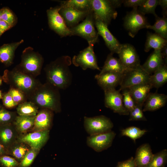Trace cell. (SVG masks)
I'll use <instances>...</instances> for the list:
<instances>
[{
  "label": "cell",
  "mask_w": 167,
  "mask_h": 167,
  "mask_svg": "<svg viewBox=\"0 0 167 167\" xmlns=\"http://www.w3.org/2000/svg\"><path fill=\"white\" fill-rule=\"evenodd\" d=\"M72 63L70 56H62L47 64L45 67L46 82L59 89L64 90L71 84L72 75L70 69Z\"/></svg>",
  "instance_id": "1"
},
{
  "label": "cell",
  "mask_w": 167,
  "mask_h": 167,
  "mask_svg": "<svg viewBox=\"0 0 167 167\" xmlns=\"http://www.w3.org/2000/svg\"><path fill=\"white\" fill-rule=\"evenodd\" d=\"M28 100L39 108L48 109L56 113H60L62 110L59 89L47 82L39 86Z\"/></svg>",
  "instance_id": "2"
},
{
  "label": "cell",
  "mask_w": 167,
  "mask_h": 167,
  "mask_svg": "<svg viewBox=\"0 0 167 167\" xmlns=\"http://www.w3.org/2000/svg\"><path fill=\"white\" fill-rule=\"evenodd\" d=\"M2 76L3 81L10 88L22 91L28 99L42 84L36 78L24 73L16 66L11 71L5 70Z\"/></svg>",
  "instance_id": "3"
},
{
  "label": "cell",
  "mask_w": 167,
  "mask_h": 167,
  "mask_svg": "<svg viewBox=\"0 0 167 167\" xmlns=\"http://www.w3.org/2000/svg\"><path fill=\"white\" fill-rule=\"evenodd\" d=\"M121 0H91V9L94 18L98 19L108 26L118 15L116 8L123 4Z\"/></svg>",
  "instance_id": "4"
},
{
  "label": "cell",
  "mask_w": 167,
  "mask_h": 167,
  "mask_svg": "<svg viewBox=\"0 0 167 167\" xmlns=\"http://www.w3.org/2000/svg\"><path fill=\"white\" fill-rule=\"evenodd\" d=\"M44 62L40 54L28 47L23 51L21 62L16 66L24 73L36 78L41 73Z\"/></svg>",
  "instance_id": "5"
},
{
  "label": "cell",
  "mask_w": 167,
  "mask_h": 167,
  "mask_svg": "<svg viewBox=\"0 0 167 167\" xmlns=\"http://www.w3.org/2000/svg\"><path fill=\"white\" fill-rule=\"evenodd\" d=\"M95 26V18L91 9L81 23L70 28L71 36H79L85 39L88 45H94L99 41V35Z\"/></svg>",
  "instance_id": "6"
},
{
  "label": "cell",
  "mask_w": 167,
  "mask_h": 167,
  "mask_svg": "<svg viewBox=\"0 0 167 167\" xmlns=\"http://www.w3.org/2000/svg\"><path fill=\"white\" fill-rule=\"evenodd\" d=\"M84 125L86 131L89 135L110 131L113 127L110 118L103 115L92 117L85 116Z\"/></svg>",
  "instance_id": "7"
},
{
  "label": "cell",
  "mask_w": 167,
  "mask_h": 167,
  "mask_svg": "<svg viewBox=\"0 0 167 167\" xmlns=\"http://www.w3.org/2000/svg\"><path fill=\"white\" fill-rule=\"evenodd\" d=\"M123 21L124 28L132 37H134L140 30L146 28L150 24L145 15L140 12L138 8H133L131 11L128 12Z\"/></svg>",
  "instance_id": "8"
},
{
  "label": "cell",
  "mask_w": 167,
  "mask_h": 167,
  "mask_svg": "<svg viewBox=\"0 0 167 167\" xmlns=\"http://www.w3.org/2000/svg\"><path fill=\"white\" fill-rule=\"evenodd\" d=\"M150 76L141 65L135 68L127 70L123 73L119 91L135 85L149 83Z\"/></svg>",
  "instance_id": "9"
},
{
  "label": "cell",
  "mask_w": 167,
  "mask_h": 167,
  "mask_svg": "<svg viewBox=\"0 0 167 167\" xmlns=\"http://www.w3.org/2000/svg\"><path fill=\"white\" fill-rule=\"evenodd\" d=\"M61 8L60 5L51 7L47 10L49 27L61 37L71 36L70 29L66 26L64 19L59 13Z\"/></svg>",
  "instance_id": "10"
},
{
  "label": "cell",
  "mask_w": 167,
  "mask_h": 167,
  "mask_svg": "<svg viewBox=\"0 0 167 167\" xmlns=\"http://www.w3.org/2000/svg\"><path fill=\"white\" fill-rule=\"evenodd\" d=\"M88 45V47L81 51L78 55L73 56L72 63L76 66L80 67L84 70L89 68L101 71L94 51V45Z\"/></svg>",
  "instance_id": "11"
},
{
  "label": "cell",
  "mask_w": 167,
  "mask_h": 167,
  "mask_svg": "<svg viewBox=\"0 0 167 167\" xmlns=\"http://www.w3.org/2000/svg\"><path fill=\"white\" fill-rule=\"evenodd\" d=\"M116 135L112 130L104 133L89 135L87 138L88 146L95 151L100 152L111 146Z\"/></svg>",
  "instance_id": "12"
},
{
  "label": "cell",
  "mask_w": 167,
  "mask_h": 167,
  "mask_svg": "<svg viewBox=\"0 0 167 167\" xmlns=\"http://www.w3.org/2000/svg\"><path fill=\"white\" fill-rule=\"evenodd\" d=\"M105 106L120 115H128L129 112L125 108L122 95L115 89L104 91Z\"/></svg>",
  "instance_id": "13"
},
{
  "label": "cell",
  "mask_w": 167,
  "mask_h": 167,
  "mask_svg": "<svg viewBox=\"0 0 167 167\" xmlns=\"http://www.w3.org/2000/svg\"><path fill=\"white\" fill-rule=\"evenodd\" d=\"M118 54L119 59L126 70L135 68L140 65L139 56L135 48L130 44H121Z\"/></svg>",
  "instance_id": "14"
},
{
  "label": "cell",
  "mask_w": 167,
  "mask_h": 167,
  "mask_svg": "<svg viewBox=\"0 0 167 167\" xmlns=\"http://www.w3.org/2000/svg\"><path fill=\"white\" fill-rule=\"evenodd\" d=\"M95 25L98 35L102 37L111 53L118 54L121 44L110 32L108 26L100 20L95 19Z\"/></svg>",
  "instance_id": "15"
},
{
  "label": "cell",
  "mask_w": 167,
  "mask_h": 167,
  "mask_svg": "<svg viewBox=\"0 0 167 167\" xmlns=\"http://www.w3.org/2000/svg\"><path fill=\"white\" fill-rule=\"evenodd\" d=\"M49 130L33 132L20 137L18 141L24 143L31 148L40 150L49 137Z\"/></svg>",
  "instance_id": "16"
},
{
  "label": "cell",
  "mask_w": 167,
  "mask_h": 167,
  "mask_svg": "<svg viewBox=\"0 0 167 167\" xmlns=\"http://www.w3.org/2000/svg\"><path fill=\"white\" fill-rule=\"evenodd\" d=\"M123 73L107 72L96 75L95 78L98 85L104 91L115 89L120 85Z\"/></svg>",
  "instance_id": "17"
},
{
  "label": "cell",
  "mask_w": 167,
  "mask_h": 167,
  "mask_svg": "<svg viewBox=\"0 0 167 167\" xmlns=\"http://www.w3.org/2000/svg\"><path fill=\"white\" fill-rule=\"evenodd\" d=\"M61 7L59 13L69 29L78 24L80 21H83L90 10L84 11L70 7Z\"/></svg>",
  "instance_id": "18"
},
{
  "label": "cell",
  "mask_w": 167,
  "mask_h": 167,
  "mask_svg": "<svg viewBox=\"0 0 167 167\" xmlns=\"http://www.w3.org/2000/svg\"><path fill=\"white\" fill-rule=\"evenodd\" d=\"M54 117V112L46 109H41L35 116L33 132L49 130L51 127Z\"/></svg>",
  "instance_id": "19"
},
{
  "label": "cell",
  "mask_w": 167,
  "mask_h": 167,
  "mask_svg": "<svg viewBox=\"0 0 167 167\" xmlns=\"http://www.w3.org/2000/svg\"><path fill=\"white\" fill-rule=\"evenodd\" d=\"M152 88L149 83L135 85L127 88L136 105L142 107Z\"/></svg>",
  "instance_id": "20"
},
{
  "label": "cell",
  "mask_w": 167,
  "mask_h": 167,
  "mask_svg": "<svg viewBox=\"0 0 167 167\" xmlns=\"http://www.w3.org/2000/svg\"><path fill=\"white\" fill-rule=\"evenodd\" d=\"M164 64L161 49H157L154 50L141 66L150 75L162 67Z\"/></svg>",
  "instance_id": "21"
},
{
  "label": "cell",
  "mask_w": 167,
  "mask_h": 167,
  "mask_svg": "<svg viewBox=\"0 0 167 167\" xmlns=\"http://www.w3.org/2000/svg\"><path fill=\"white\" fill-rule=\"evenodd\" d=\"M24 42V40H22L0 47V61L6 66L11 65L13 63L15 50Z\"/></svg>",
  "instance_id": "22"
},
{
  "label": "cell",
  "mask_w": 167,
  "mask_h": 167,
  "mask_svg": "<svg viewBox=\"0 0 167 167\" xmlns=\"http://www.w3.org/2000/svg\"><path fill=\"white\" fill-rule=\"evenodd\" d=\"M13 123L0 126V143L7 149L16 141V131Z\"/></svg>",
  "instance_id": "23"
},
{
  "label": "cell",
  "mask_w": 167,
  "mask_h": 167,
  "mask_svg": "<svg viewBox=\"0 0 167 167\" xmlns=\"http://www.w3.org/2000/svg\"><path fill=\"white\" fill-rule=\"evenodd\" d=\"M153 155L148 144L144 143L140 146L137 149L134 158L136 167H147Z\"/></svg>",
  "instance_id": "24"
},
{
  "label": "cell",
  "mask_w": 167,
  "mask_h": 167,
  "mask_svg": "<svg viewBox=\"0 0 167 167\" xmlns=\"http://www.w3.org/2000/svg\"><path fill=\"white\" fill-rule=\"evenodd\" d=\"M167 96L157 92L150 93L144 104L143 111H153L163 107L165 105Z\"/></svg>",
  "instance_id": "25"
},
{
  "label": "cell",
  "mask_w": 167,
  "mask_h": 167,
  "mask_svg": "<svg viewBox=\"0 0 167 167\" xmlns=\"http://www.w3.org/2000/svg\"><path fill=\"white\" fill-rule=\"evenodd\" d=\"M113 55L111 53L108 55L99 74L107 72L123 74L126 70L119 59L114 57Z\"/></svg>",
  "instance_id": "26"
},
{
  "label": "cell",
  "mask_w": 167,
  "mask_h": 167,
  "mask_svg": "<svg viewBox=\"0 0 167 167\" xmlns=\"http://www.w3.org/2000/svg\"><path fill=\"white\" fill-rule=\"evenodd\" d=\"M167 44V40L156 33L148 32L145 45L144 51L147 52L151 49H161Z\"/></svg>",
  "instance_id": "27"
},
{
  "label": "cell",
  "mask_w": 167,
  "mask_h": 167,
  "mask_svg": "<svg viewBox=\"0 0 167 167\" xmlns=\"http://www.w3.org/2000/svg\"><path fill=\"white\" fill-rule=\"evenodd\" d=\"M35 116L17 115L13 124L17 131L25 133L33 126Z\"/></svg>",
  "instance_id": "28"
},
{
  "label": "cell",
  "mask_w": 167,
  "mask_h": 167,
  "mask_svg": "<svg viewBox=\"0 0 167 167\" xmlns=\"http://www.w3.org/2000/svg\"><path fill=\"white\" fill-rule=\"evenodd\" d=\"M31 148L25 143L15 141L6 150L7 154H9L20 162Z\"/></svg>",
  "instance_id": "29"
},
{
  "label": "cell",
  "mask_w": 167,
  "mask_h": 167,
  "mask_svg": "<svg viewBox=\"0 0 167 167\" xmlns=\"http://www.w3.org/2000/svg\"><path fill=\"white\" fill-rule=\"evenodd\" d=\"M167 81V64L164 65L150 76L149 83L152 88H158L164 85Z\"/></svg>",
  "instance_id": "30"
},
{
  "label": "cell",
  "mask_w": 167,
  "mask_h": 167,
  "mask_svg": "<svg viewBox=\"0 0 167 167\" xmlns=\"http://www.w3.org/2000/svg\"><path fill=\"white\" fill-rule=\"evenodd\" d=\"M59 2L62 7H70L84 11L91 10V0H68Z\"/></svg>",
  "instance_id": "31"
},
{
  "label": "cell",
  "mask_w": 167,
  "mask_h": 167,
  "mask_svg": "<svg viewBox=\"0 0 167 167\" xmlns=\"http://www.w3.org/2000/svg\"><path fill=\"white\" fill-rule=\"evenodd\" d=\"M156 21L153 25L147 26L146 28L153 30L155 33L164 38L167 39V17H162L157 15L155 17Z\"/></svg>",
  "instance_id": "32"
},
{
  "label": "cell",
  "mask_w": 167,
  "mask_h": 167,
  "mask_svg": "<svg viewBox=\"0 0 167 167\" xmlns=\"http://www.w3.org/2000/svg\"><path fill=\"white\" fill-rule=\"evenodd\" d=\"M39 108L33 103L27 101L17 106L16 113L19 115L36 116L39 111Z\"/></svg>",
  "instance_id": "33"
},
{
  "label": "cell",
  "mask_w": 167,
  "mask_h": 167,
  "mask_svg": "<svg viewBox=\"0 0 167 167\" xmlns=\"http://www.w3.org/2000/svg\"><path fill=\"white\" fill-rule=\"evenodd\" d=\"M167 162V150L164 149L154 154L147 167H164Z\"/></svg>",
  "instance_id": "34"
},
{
  "label": "cell",
  "mask_w": 167,
  "mask_h": 167,
  "mask_svg": "<svg viewBox=\"0 0 167 167\" xmlns=\"http://www.w3.org/2000/svg\"><path fill=\"white\" fill-rule=\"evenodd\" d=\"M147 131L137 127L131 126L122 130L121 135L122 136L129 137L135 142L137 139L142 137Z\"/></svg>",
  "instance_id": "35"
},
{
  "label": "cell",
  "mask_w": 167,
  "mask_h": 167,
  "mask_svg": "<svg viewBox=\"0 0 167 167\" xmlns=\"http://www.w3.org/2000/svg\"><path fill=\"white\" fill-rule=\"evenodd\" d=\"M159 0H144L138 9L143 15L152 14L156 17L157 15L155 13V9L159 5Z\"/></svg>",
  "instance_id": "36"
},
{
  "label": "cell",
  "mask_w": 167,
  "mask_h": 167,
  "mask_svg": "<svg viewBox=\"0 0 167 167\" xmlns=\"http://www.w3.org/2000/svg\"><path fill=\"white\" fill-rule=\"evenodd\" d=\"M0 104V126L13 123L17 116L16 113L7 110Z\"/></svg>",
  "instance_id": "37"
},
{
  "label": "cell",
  "mask_w": 167,
  "mask_h": 167,
  "mask_svg": "<svg viewBox=\"0 0 167 167\" xmlns=\"http://www.w3.org/2000/svg\"><path fill=\"white\" fill-rule=\"evenodd\" d=\"M8 92L11 96L14 101L18 105L28 100L26 95L19 89L10 88Z\"/></svg>",
  "instance_id": "38"
},
{
  "label": "cell",
  "mask_w": 167,
  "mask_h": 167,
  "mask_svg": "<svg viewBox=\"0 0 167 167\" xmlns=\"http://www.w3.org/2000/svg\"><path fill=\"white\" fill-rule=\"evenodd\" d=\"M1 20L8 23L12 28L17 22L16 17L13 12L7 7L3 8L1 15Z\"/></svg>",
  "instance_id": "39"
},
{
  "label": "cell",
  "mask_w": 167,
  "mask_h": 167,
  "mask_svg": "<svg viewBox=\"0 0 167 167\" xmlns=\"http://www.w3.org/2000/svg\"><path fill=\"white\" fill-rule=\"evenodd\" d=\"M39 151L31 148L19 163V167H28L30 166Z\"/></svg>",
  "instance_id": "40"
},
{
  "label": "cell",
  "mask_w": 167,
  "mask_h": 167,
  "mask_svg": "<svg viewBox=\"0 0 167 167\" xmlns=\"http://www.w3.org/2000/svg\"><path fill=\"white\" fill-rule=\"evenodd\" d=\"M123 103L125 108L130 112L136 106L135 104L127 89L122 90Z\"/></svg>",
  "instance_id": "41"
},
{
  "label": "cell",
  "mask_w": 167,
  "mask_h": 167,
  "mask_svg": "<svg viewBox=\"0 0 167 167\" xmlns=\"http://www.w3.org/2000/svg\"><path fill=\"white\" fill-rule=\"evenodd\" d=\"M19 163L15 158L6 155L0 156V165L2 167H19Z\"/></svg>",
  "instance_id": "42"
},
{
  "label": "cell",
  "mask_w": 167,
  "mask_h": 167,
  "mask_svg": "<svg viewBox=\"0 0 167 167\" xmlns=\"http://www.w3.org/2000/svg\"><path fill=\"white\" fill-rule=\"evenodd\" d=\"M2 99L3 106L6 108L11 109L18 105L8 92L3 93Z\"/></svg>",
  "instance_id": "43"
},
{
  "label": "cell",
  "mask_w": 167,
  "mask_h": 167,
  "mask_svg": "<svg viewBox=\"0 0 167 167\" xmlns=\"http://www.w3.org/2000/svg\"><path fill=\"white\" fill-rule=\"evenodd\" d=\"M144 0H124L123 4L127 7H132L133 8H138L144 1Z\"/></svg>",
  "instance_id": "44"
},
{
  "label": "cell",
  "mask_w": 167,
  "mask_h": 167,
  "mask_svg": "<svg viewBox=\"0 0 167 167\" xmlns=\"http://www.w3.org/2000/svg\"><path fill=\"white\" fill-rule=\"evenodd\" d=\"M116 167H136L134 158L131 157L128 159L118 163Z\"/></svg>",
  "instance_id": "45"
},
{
  "label": "cell",
  "mask_w": 167,
  "mask_h": 167,
  "mask_svg": "<svg viewBox=\"0 0 167 167\" xmlns=\"http://www.w3.org/2000/svg\"><path fill=\"white\" fill-rule=\"evenodd\" d=\"M159 5H160L162 8L163 16L166 17L167 14V0H159Z\"/></svg>",
  "instance_id": "46"
},
{
  "label": "cell",
  "mask_w": 167,
  "mask_h": 167,
  "mask_svg": "<svg viewBox=\"0 0 167 167\" xmlns=\"http://www.w3.org/2000/svg\"><path fill=\"white\" fill-rule=\"evenodd\" d=\"M11 28L8 23L2 20H0V30L2 34Z\"/></svg>",
  "instance_id": "47"
},
{
  "label": "cell",
  "mask_w": 167,
  "mask_h": 167,
  "mask_svg": "<svg viewBox=\"0 0 167 167\" xmlns=\"http://www.w3.org/2000/svg\"><path fill=\"white\" fill-rule=\"evenodd\" d=\"M161 53L164 63L167 64V44L161 49Z\"/></svg>",
  "instance_id": "48"
},
{
  "label": "cell",
  "mask_w": 167,
  "mask_h": 167,
  "mask_svg": "<svg viewBox=\"0 0 167 167\" xmlns=\"http://www.w3.org/2000/svg\"><path fill=\"white\" fill-rule=\"evenodd\" d=\"M143 113L138 114L133 117L129 121H146Z\"/></svg>",
  "instance_id": "49"
},
{
  "label": "cell",
  "mask_w": 167,
  "mask_h": 167,
  "mask_svg": "<svg viewBox=\"0 0 167 167\" xmlns=\"http://www.w3.org/2000/svg\"><path fill=\"white\" fill-rule=\"evenodd\" d=\"M7 154L6 150L0 143V156Z\"/></svg>",
  "instance_id": "50"
},
{
  "label": "cell",
  "mask_w": 167,
  "mask_h": 167,
  "mask_svg": "<svg viewBox=\"0 0 167 167\" xmlns=\"http://www.w3.org/2000/svg\"><path fill=\"white\" fill-rule=\"evenodd\" d=\"M3 8L0 9V20H1V15L3 11Z\"/></svg>",
  "instance_id": "51"
},
{
  "label": "cell",
  "mask_w": 167,
  "mask_h": 167,
  "mask_svg": "<svg viewBox=\"0 0 167 167\" xmlns=\"http://www.w3.org/2000/svg\"><path fill=\"white\" fill-rule=\"evenodd\" d=\"M2 81L3 80L2 76H0V86L2 84Z\"/></svg>",
  "instance_id": "52"
},
{
  "label": "cell",
  "mask_w": 167,
  "mask_h": 167,
  "mask_svg": "<svg viewBox=\"0 0 167 167\" xmlns=\"http://www.w3.org/2000/svg\"><path fill=\"white\" fill-rule=\"evenodd\" d=\"M3 93H2V91L0 90V100L2 98Z\"/></svg>",
  "instance_id": "53"
},
{
  "label": "cell",
  "mask_w": 167,
  "mask_h": 167,
  "mask_svg": "<svg viewBox=\"0 0 167 167\" xmlns=\"http://www.w3.org/2000/svg\"><path fill=\"white\" fill-rule=\"evenodd\" d=\"M2 34V32H1V31L0 30V36H1Z\"/></svg>",
  "instance_id": "54"
}]
</instances>
